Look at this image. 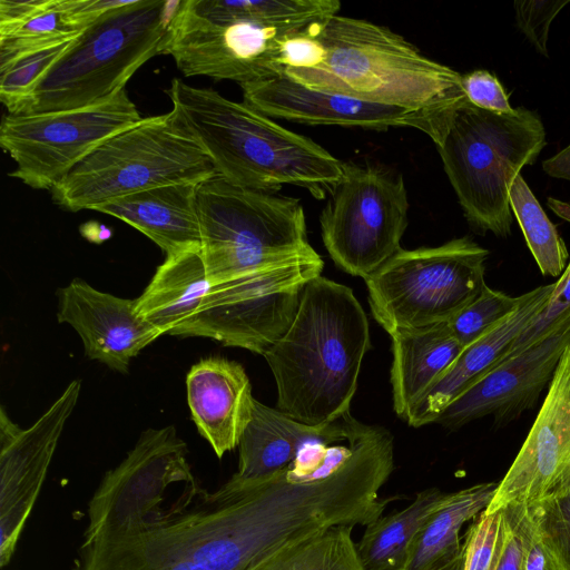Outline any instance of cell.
Returning a JSON list of instances; mask_svg holds the SVG:
<instances>
[{
  "label": "cell",
  "instance_id": "6da1fadb",
  "mask_svg": "<svg viewBox=\"0 0 570 570\" xmlns=\"http://www.w3.org/2000/svg\"><path fill=\"white\" fill-rule=\"evenodd\" d=\"M175 426L148 429L88 503L71 570H252L283 544L259 488L204 489Z\"/></svg>",
  "mask_w": 570,
  "mask_h": 570
},
{
  "label": "cell",
  "instance_id": "7a4b0ae2",
  "mask_svg": "<svg viewBox=\"0 0 570 570\" xmlns=\"http://www.w3.org/2000/svg\"><path fill=\"white\" fill-rule=\"evenodd\" d=\"M370 348L367 316L353 291L313 278L291 326L263 355L276 382V409L313 426L342 417Z\"/></svg>",
  "mask_w": 570,
  "mask_h": 570
},
{
  "label": "cell",
  "instance_id": "3957f363",
  "mask_svg": "<svg viewBox=\"0 0 570 570\" xmlns=\"http://www.w3.org/2000/svg\"><path fill=\"white\" fill-rule=\"evenodd\" d=\"M167 94L176 125L234 185L268 193L294 185L323 199L344 175L345 163L244 101L176 78Z\"/></svg>",
  "mask_w": 570,
  "mask_h": 570
},
{
  "label": "cell",
  "instance_id": "277c9868",
  "mask_svg": "<svg viewBox=\"0 0 570 570\" xmlns=\"http://www.w3.org/2000/svg\"><path fill=\"white\" fill-rule=\"evenodd\" d=\"M311 62L284 75L311 89L410 109L453 112L468 101L456 70L371 21L332 16L307 26Z\"/></svg>",
  "mask_w": 570,
  "mask_h": 570
},
{
  "label": "cell",
  "instance_id": "5b68a950",
  "mask_svg": "<svg viewBox=\"0 0 570 570\" xmlns=\"http://www.w3.org/2000/svg\"><path fill=\"white\" fill-rule=\"evenodd\" d=\"M544 146V125L533 110L497 114L465 101L454 111L436 148L463 214L479 233L511 234L510 186Z\"/></svg>",
  "mask_w": 570,
  "mask_h": 570
},
{
  "label": "cell",
  "instance_id": "8992f818",
  "mask_svg": "<svg viewBox=\"0 0 570 570\" xmlns=\"http://www.w3.org/2000/svg\"><path fill=\"white\" fill-rule=\"evenodd\" d=\"M180 0H130L98 18L52 65L19 115L88 107L125 89L161 55Z\"/></svg>",
  "mask_w": 570,
  "mask_h": 570
},
{
  "label": "cell",
  "instance_id": "52a82bcc",
  "mask_svg": "<svg viewBox=\"0 0 570 570\" xmlns=\"http://www.w3.org/2000/svg\"><path fill=\"white\" fill-rule=\"evenodd\" d=\"M217 175L207 154L170 112L142 118L115 134L52 188L53 200L78 212L171 184H199Z\"/></svg>",
  "mask_w": 570,
  "mask_h": 570
},
{
  "label": "cell",
  "instance_id": "ba28073f",
  "mask_svg": "<svg viewBox=\"0 0 570 570\" xmlns=\"http://www.w3.org/2000/svg\"><path fill=\"white\" fill-rule=\"evenodd\" d=\"M196 203L212 284L314 249L296 198L244 188L217 174L197 185Z\"/></svg>",
  "mask_w": 570,
  "mask_h": 570
},
{
  "label": "cell",
  "instance_id": "9c48e42d",
  "mask_svg": "<svg viewBox=\"0 0 570 570\" xmlns=\"http://www.w3.org/2000/svg\"><path fill=\"white\" fill-rule=\"evenodd\" d=\"M490 252L470 237L401 248L364 281L375 321L392 334L449 322L487 285Z\"/></svg>",
  "mask_w": 570,
  "mask_h": 570
},
{
  "label": "cell",
  "instance_id": "30bf717a",
  "mask_svg": "<svg viewBox=\"0 0 570 570\" xmlns=\"http://www.w3.org/2000/svg\"><path fill=\"white\" fill-rule=\"evenodd\" d=\"M315 249L213 284L175 336H200L264 355L288 330L305 285L321 275Z\"/></svg>",
  "mask_w": 570,
  "mask_h": 570
},
{
  "label": "cell",
  "instance_id": "8fae6325",
  "mask_svg": "<svg viewBox=\"0 0 570 570\" xmlns=\"http://www.w3.org/2000/svg\"><path fill=\"white\" fill-rule=\"evenodd\" d=\"M291 31L239 14L232 1L180 0L161 55L171 56L186 77L206 76L242 86L284 75L278 57Z\"/></svg>",
  "mask_w": 570,
  "mask_h": 570
},
{
  "label": "cell",
  "instance_id": "7c38bea8",
  "mask_svg": "<svg viewBox=\"0 0 570 570\" xmlns=\"http://www.w3.org/2000/svg\"><path fill=\"white\" fill-rule=\"evenodd\" d=\"M330 195L320 216L324 246L340 269L365 279L401 249L409 212L404 180L346 164Z\"/></svg>",
  "mask_w": 570,
  "mask_h": 570
},
{
  "label": "cell",
  "instance_id": "4fadbf2b",
  "mask_svg": "<svg viewBox=\"0 0 570 570\" xmlns=\"http://www.w3.org/2000/svg\"><path fill=\"white\" fill-rule=\"evenodd\" d=\"M142 117L126 89L78 109L3 117L0 145L16 168L9 175L49 189L102 141Z\"/></svg>",
  "mask_w": 570,
  "mask_h": 570
},
{
  "label": "cell",
  "instance_id": "5bb4252c",
  "mask_svg": "<svg viewBox=\"0 0 570 570\" xmlns=\"http://www.w3.org/2000/svg\"><path fill=\"white\" fill-rule=\"evenodd\" d=\"M81 390L73 380L28 429L0 413V567L9 564Z\"/></svg>",
  "mask_w": 570,
  "mask_h": 570
},
{
  "label": "cell",
  "instance_id": "9a60e30c",
  "mask_svg": "<svg viewBox=\"0 0 570 570\" xmlns=\"http://www.w3.org/2000/svg\"><path fill=\"white\" fill-rule=\"evenodd\" d=\"M240 87L244 102L271 118L379 131L409 127L423 131L435 145L454 114L410 109L324 92L305 87L286 76Z\"/></svg>",
  "mask_w": 570,
  "mask_h": 570
},
{
  "label": "cell",
  "instance_id": "2e32d148",
  "mask_svg": "<svg viewBox=\"0 0 570 570\" xmlns=\"http://www.w3.org/2000/svg\"><path fill=\"white\" fill-rule=\"evenodd\" d=\"M570 479V343L519 453L484 510L530 504Z\"/></svg>",
  "mask_w": 570,
  "mask_h": 570
},
{
  "label": "cell",
  "instance_id": "e0dca14e",
  "mask_svg": "<svg viewBox=\"0 0 570 570\" xmlns=\"http://www.w3.org/2000/svg\"><path fill=\"white\" fill-rule=\"evenodd\" d=\"M569 343L570 317L544 338L497 364L451 402L434 423L458 429L485 416H493L498 426L510 423L535 405Z\"/></svg>",
  "mask_w": 570,
  "mask_h": 570
},
{
  "label": "cell",
  "instance_id": "ac0fdd59",
  "mask_svg": "<svg viewBox=\"0 0 570 570\" xmlns=\"http://www.w3.org/2000/svg\"><path fill=\"white\" fill-rule=\"evenodd\" d=\"M57 317L78 333L87 357L121 373L128 372L131 358L163 335L139 315L136 298L101 292L81 278L58 291Z\"/></svg>",
  "mask_w": 570,
  "mask_h": 570
},
{
  "label": "cell",
  "instance_id": "d6986e66",
  "mask_svg": "<svg viewBox=\"0 0 570 570\" xmlns=\"http://www.w3.org/2000/svg\"><path fill=\"white\" fill-rule=\"evenodd\" d=\"M186 392L191 419L216 455L238 446L255 401L244 367L223 357L203 358L189 370Z\"/></svg>",
  "mask_w": 570,
  "mask_h": 570
},
{
  "label": "cell",
  "instance_id": "ffe728a7",
  "mask_svg": "<svg viewBox=\"0 0 570 570\" xmlns=\"http://www.w3.org/2000/svg\"><path fill=\"white\" fill-rule=\"evenodd\" d=\"M556 282L519 296L515 309L481 338L464 347L449 370L411 410L405 422L414 428L434 423L440 413L505 355L549 301Z\"/></svg>",
  "mask_w": 570,
  "mask_h": 570
},
{
  "label": "cell",
  "instance_id": "44dd1931",
  "mask_svg": "<svg viewBox=\"0 0 570 570\" xmlns=\"http://www.w3.org/2000/svg\"><path fill=\"white\" fill-rule=\"evenodd\" d=\"M197 185H164L109 200L94 210L124 220L170 256L202 248Z\"/></svg>",
  "mask_w": 570,
  "mask_h": 570
},
{
  "label": "cell",
  "instance_id": "7402d4cb",
  "mask_svg": "<svg viewBox=\"0 0 570 570\" xmlns=\"http://www.w3.org/2000/svg\"><path fill=\"white\" fill-rule=\"evenodd\" d=\"M392 338L391 385L393 409L406 420L439 379L463 351L448 323L401 328Z\"/></svg>",
  "mask_w": 570,
  "mask_h": 570
},
{
  "label": "cell",
  "instance_id": "603a6c76",
  "mask_svg": "<svg viewBox=\"0 0 570 570\" xmlns=\"http://www.w3.org/2000/svg\"><path fill=\"white\" fill-rule=\"evenodd\" d=\"M331 424H304L255 399L238 444V470L233 475L245 483L269 479L287 468L305 445L323 438Z\"/></svg>",
  "mask_w": 570,
  "mask_h": 570
},
{
  "label": "cell",
  "instance_id": "cb8c5ba5",
  "mask_svg": "<svg viewBox=\"0 0 570 570\" xmlns=\"http://www.w3.org/2000/svg\"><path fill=\"white\" fill-rule=\"evenodd\" d=\"M212 285L202 248L166 256L136 298L137 311L163 335H173L194 316Z\"/></svg>",
  "mask_w": 570,
  "mask_h": 570
},
{
  "label": "cell",
  "instance_id": "d4e9b609",
  "mask_svg": "<svg viewBox=\"0 0 570 570\" xmlns=\"http://www.w3.org/2000/svg\"><path fill=\"white\" fill-rule=\"evenodd\" d=\"M497 488L498 482H483L446 492L415 537L403 570H433L458 556L463 524L488 508Z\"/></svg>",
  "mask_w": 570,
  "mask_h": 570
},
{
  "label": "cell",
  "instance_id": "484cf974",
  "mask_svg": "<svg viewBox=\"0 0 570 570\" xmlns=\"http://www.w3.org/2000/svg\"><path fill=\"white\" fill-rule=\"evenodd\" d=\"M119 0H53L41 12L13 32L0 37V72L21 57L77 38Z\"/></svg>",
  "mask_w": 570,
  "mask_h": 570
},
{
  "label": "cell",
  "instance_id": "4316f807",
  "mask_svg": "<svg viewBox=\"0 0 570 570\" xmlns=\"http://www.w3.org/2000/svg\"><path fill=\"white\" fill-rule=\"evenodd\" d=\"M446 492L424 489L404 509L381 515L366 525L357 552L366 570H403L411 547Z\"/></svg>",
  "mask_w": 570,
  "mask_h": 570
},
{
  "label": "cell",
  "instance_id": "83f0119b",
  "mask_svg": "<svg viewBox=\"0 0 570 570\" xmlns=\"http://www.w3.org/2000/svg\"><path fill=\"white\" fill-rule=\"evenodd\" d=\"M352 525H337L287 544L252 570H366L352 538Z\"/></svg>",
  "mask_w": 570,
  "mask_h": 570
},
{
  "label": "cell",
  "instance_id": "f1b7e54d",
  "mask_svg": "<svg viewBox=\"0 0 570 570\" xmlns=\"http://www.w3.org/2000/svg\"><path fill=\"white\" fill-rule=\"evenodd\" d=\"M509 202L540 272L561 276L569 257L567 246L521 174L510 186Z\"/></svg>",
  "mask_w": 570,
  "mask_h": 570
},
{
  "label": "cell",
  "instance_id": "f546056e",
  "mask_svg": "<svg viewBox=\"0 0 570 570\" xmlns=\"http://www.w3.org/2000/svg\"><path fill=\"white\" fill-rule=\"evenodd\" d=\"M525 505L547 550L561 570H570V479L541 500Z\"/></svg>",
  "mask_w": 570,
  "mask_h": 570
},
{
  "label": "cell",
  "instance_id": "4dcf8cb0",
  "mask_svg": "<svg viewBox=\"0 0 570 570\" xmlns=\"http://www.w3.org/2000/svg\"><path fill=\"white\" fill-rule=\"evenodd\" d=\"M518 303L519 296L513 297L485 285L472 302L446 323L459 343L466 347L504 321Z\"/></svg>",
  "mask_w": 570,
  "mask_h": 570
},
{
  "label": "cell",
  "instance_id": "1f68e13d",
  "mask_svg": "<svg viewBox=\"0 0 570 570\" xmlns=\"http://www.w3.org/2000/svg\"><path fill=\"white\" fill-rule=\"evenodd\" d=\"M71 41L21 57L0 72V98L9 114L19 115L21 112L41 79L67 50Z\"/></svg>",
  "mask_w": 570,
  "mask_h": 570
},
{
  "label": "cell",
  "instance_id": "d6a6232c",
  "mask_svg": "<svg viewBox=\"0 0 570 570\" xmlns=\"http://www.w3.org/2000/svg\"><path fill=\"white\" fill-rule=\"evenodd\" d=\"M505 531L503 509L481 512L463 539V570H497Z\"/></svg>",
  "mask_w": 570,
  "mask_h": 570
},
{
  "label": "cell",
  "instance_id": "836d02e7",
  "mask_svg": "<svg viewBox=\"0 0 570 570\" xmlns=\"http://www.w3.org/2000/svg\"><path fill=\"white\" fill-rule=\"evenodd\" d=\"M569 317L570 263L567 265L560 278L556 282L554 289L549 301L497 364L510 360L523 350L535 344L538 341L544 338Z\"/></svg>",
  "mask_w": 570,
  "mask_h": 570
},
{
  "label": "cell",
  "instance_id": "e575fe53",
  "mask_svg": "<svg viewBox=\"0 0 570 570\" xmlns=\"http://www.w3.org/2000/svg\"><path fill=\"white\" fill-rule=\"evenodd\" d=\"M570 3V0H530L514 1L513 10L519 30L535 50L548 57V38L552 21Z\"/></svg>",
  "mask_w": 570,
  "mask_h": 570
},
{
  "label": "cell",
  "instance_id": "d590c367",
  "mask_svg": "<svg viewBox=\"0 0 570 570\" xmlns=\"http://www.w3.org/2000/svg\"><path fill=\"white\" fill-rule=\"evenodd\" d=\"M461 85L470 104L487 111L511 114L509 95L499 79L485 69H476L462 75Z\"/></svg>",
  "mask_w": 570,
  "mask_h": 570
},
{
  "label": "cell",
  "instance_id": "8d00e7d4",
  "mask_svg": "<svg viewBox=\"0 0 570 570\" xmlns=\"http://www.w3.org/2000/svg\"><path fill=\"white\" fill-rule=\"evenodd\" d=\"M522 504H509L502 508L505 517V531L497 570H522Z\"/></svg>",
  "mask_w": 570,
  "mask_h": 570
},
{
  "label": "cell",
  "instance_id": "74e56055",
  "mask_svg": "<svg viewBox=\"0 0 570 570\" xmlns=\"http://www.w3.org/2000/svg\"><path fill=\"white\" fill-rule=\"evenodd\" d=\"M523 557L522 570H561L538 537L529 511L522 504Z\"/></svg>",
  "mask_w": 570,
  "mask_h": 570
},
{
  "label": "cell",
  "instance_id": "f35d334b",
  "mask_svg": "<svg viewBox=\"0 0 570 570\" xmlns=\"http://www.w3.org/2000/svg\"><path fill=\"white\" fill-rule=\"evenodd\" d=\"M52 3L53 0H0V37L13 32Z\"/></svg>",
  "mask_w": 570,
  "mask_h": 570
},
{
  "label": "cell",
  "instance_id": "ab89813d",
  "mask_svg": "<svg viewBox=\"0 0 570 570\" xmlns=\"http://www.w3.org/2000/svg\"><path fill=\"white\" fill-rule=\"evenodd\" d=\"M542 169L553 178L570 180V145L542 163ZM548 207L560 218L570 223V200L549 197Z\"/></svg>",
  "mask_w": 570,
  "mask_h": 570
},
{
  "label": "cell",
  "instance_id": "60d3db41",
  "mask_svg": "<svg viewBox=\"0 0 570 570\" xmlns=\"http://www.w3.org/2000/svg\"><path fill=\"white\" fill-rule=\"evenodd\" d=\"M464 550L454 558L439 564L433 570H463Z\"/></svg>",
  "mask_w": 570,
  "mask_h": 570
}]
</instances>
